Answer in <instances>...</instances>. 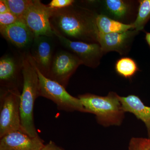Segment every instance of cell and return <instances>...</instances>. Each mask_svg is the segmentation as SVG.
Returning a JSON list of instances; mask_svg holds the SVG:
<instances>
[{"label":"cell","instance_id":"cell-17","mask_svg":"<svg viewBox=\"0 0 150 150\" xmlns=\"http://www.w3.org/2000/svg\"><path fill=\"white\" fill-rule=\"evenodd\" d=\"M115 69L119 75L126 78H131L138 70L136 62L131 58L125 57L119 59L115 64Z\"/></svg>","mask_w":150,"mask_h":150},{"label":"cell","instance_id":"cell-19","mask_svg":"<svg viewBox=\"0 0 150 150\" xmlns=\"http://www.w3.org/2000/svg\"><path fill=\"white\" fill-rule=\"evenodd\" d=\"M107 10L116 18H123L128 12L129 6L121 0H106L105 2Z\"/></svg>","mask_w":150,"mask_h":150},{"label":"cell","instance_id":"cell-25","mask_svg":"<svg viewBox=\"0 0 150 150\" xmlns=\"http://www.w3.org/2000/svg\"><path fill=\"white\" fill-rule=\"evenodd\" d=\"M146 39L147 42L150 46V33H146Z\"/></svg>","mask_w":150,"mask_h":150},{"label":"cell","instance_id":"cell-3","mask_svg":"<svg viewBox=\"0 0 150 150\" xmlns=\"http://www.w3.org/2000/svg\"><path fill=\"white\" fill-rule=\"evenodd\" d=\"M115 93L110 92L106 96L87 93L78 96L87 112L96 115L98 123L104 126L120 125L124 111Z\"/></svg>","mask_w":150,"mask_h":150},{"label":"cell","instance_id":"cell-6","mask_svg":"<svg viewBox=\"0 0 150 150\" xmlns=\"http://www.w3.org/2000/svg\"><path fill=\"white\" fill-rule=\"evenodd\" d=\"M53 8L44 4L39 0H33L23 20L33 33L35 37L54 36L50 18Z\"/></svg>","mask_w":150,"mask_h":150},{"label":"cell","instance_id":"cell-15","mask_svg":"<svg viewBox=\"0 0 150 150\" xmlns=\"http://www.w3.org/2000/svg\"><path fill=\"white\" fill-rule=\"evenodd\" d=\"M96 23L98 32L103 34L123 32L134 30L131 24H124L102 14L96 16Z\"/></svg>","mask_w":150,"mask_h":150},{"label":"cell","instance_id":"cell-2","mask_svg":"<svg viewBox=\"0 0 150 150\" xmlns=\"http://www.w3.org/2000/svg\"><path fill=\"white\" fill-rule=\"evenodd\" d=\"M23 86L20 102L21 131L34 138L39 137L35 128L33 108L39 97V79L35 64L29 52L22 55Z\"/></svg>","mask_w":150,"mask_h":150},{"label":"cell","instance_id":"cell-4","mask_svg":"<svg viewBox=\"0 0 150 150\" xmlns=\"http://www.w3.org/2000/svg\"><path fill=\"white\" fill-rule=\"evenodd\" d=\"M35 69L39 79V96L51 100L56 103L59 110L87 112L78 98L70 95L66 88L60 83L45 76L36 67Z\"/></svg>","mask_w":150,"mask_h":150},{"label":"cell","instance_id":"cell-18","mask_svg":"<svg viewBox=\"0 0 150 150\" xmlns=\"http://www.w3.org/2000/svg\"><path fill=\"white\" fill-rule=\"evenodd\" d=\"M9 10L19 19L23 20L33 0H6Z\"/></svg>","mask_w":150,"mask_h":150},{"label":"cell","instance_id":"cell-26","mask_svg":"<svg viewBox=\"0 0 150 150\" xmlns=\"http://www.w3.org/2000/svg\"><path fill=\"white\" fill-rule=\"evenodd\" d=\"M149 150H150V148L149 149Z\"/></svg>","mask_w":150,"mask_h":150},{"label":"cell","instance_id":"cell-13","mask_svg":"<svg viewBox=\"0 0 150 150\" xmlns=\"http://www.w3.org/2000/svg\"><path fill=\"white\" fill-rule=\"evenodd\" d=\"M1 34L9 43L19 48H27L32 45L35 35L23 20L0 28Z\"/></svg>","mask_w":150,"mask_h":150},{"label":"cell","instance_id":"cell-11","mask_svg":"<svg viewBox=\"0 0 150 150\" xmlns=\"http://www.w3.org/2000/svg\"><path fill=\"white\" fill-rule=\"evenodd\" d=\"M44 145L40 137H30L22 131H14L0 138V150H40Z\"/></svg>","mask_w":150,"mask_h":150},{"label":"cell","instance_id":"cell-7","mask_svg":"<svg viewBox=\"0 0 150 150\" xmlns=\"http://www.w3.org/2000/svg\"><path fill=\"white\" fill-rule=\"evenodd\" d=\"M53 30L54 35L59 39L62 46L78 57L83 64L93 68L99 65L103 54L99 43L71 40Z\"/></svg>","mask_w":150,"mask_h":150},{"label":"cell","instance_id":"cell-22","mask_svg":"<svg viewBox=\"0 0 150 150\" xmlns=\"http://www.w3.org/2000/svg\"><path fill=\"white\" fill-rule=\"evenodd\" d=\"M74 3V0H52L48 6L52 8L62 9L73 5Z\"/></svg>","mask_w":150,"mask_h":150},{"label":"cell","instance_id":"cell-12","mask_svg":"<svg viewBox=\"0 0 150 150\" xmlns=\"http://www.w3.org/2000/svg\"><path fill=\"white\" fill-rule=\"evenodd\" d=\"M135 30L125 32L100 33L98 32V43L103 53L116 51L122 54L128 50L132 39L138 33Z\"/></svg>","mask_w":150,"mask_h":150},{"label":"cell","instance_id":"cell-10","mask_svg":"<svg viewBox=\"0 0 150 150\" xmlns=\"http://www.w3.org/2000/svg\"><path fill=\"white\" fill-rule=\"evenodd\" d=\"M22 73L21 59L18 60L10 55L0 59L1 90H20Z\"/></svg>","mask_w":150,"mask_h":150},{"label":"cell","instance_id":"cell-23","mask_svg":"<svg viewBox=\"0 0 150 150\" xmlns=\"http://www.w3.org/2000/svg\"><path fill=\"white\" fill-rule=\"evenodd\" d=\"M40 150H64L61 147L56 145L54 142L50 141L48 144L44 145L41 149Z\"/></svg>","mask_w":150,"mask_h":150},{"label":"cell","instance_id":"cell-21","mask_svg":"<svg viewBox=\"0 0 150 150\" xmlns=\"http://www.w3.org/2000/svg\"><path fill=\"white\" fill-rule=\"evenodd\" d=\"M19 20L20 19L11 12L0 14V28L7 27Z\"/></svg>","mask_w":150,"mask_h":150},{"label":"cell","instance_id":"cell-9","mask_svg":"<svg viewBox=\"0 0 150 150\" xmlns=\"http://www.w3.org/2000/svg\"><path fill=\"white\" fill-rule=\"evenodd\" d=\"M52 37L46 36L35 37L31 46L30 54L35 67L48 77L54 55Z\"/></svg>","mask_w":150,"mask_h":150},{"label":"cell","instance_id":"cell-16","mask_svg":"<svg viewBox=\"0 0 150 150\" xmlns=\"http://www.w3.org/2000/svg\"><path fill=\"white\" fill-rule=\"evenodd\" d=\"M150 19V0L140 1L137 19L132 23L134 29L138 32L144 29Z\"/></svg>","mask_w":150,"mask_h":150},{"label":"cell","instance_id":"cell-1","mask_svg":"<svg viewBox=\"0 0 150 150\" xmlns=\"http://www.w3.org/2000/svg\"><path fill=\"white\" fill-rule=\"evenodd\" d=\"M96 16L87 9L74 4L65 8H53L50 22L52 29L70 40L98 43Z\"/></svg>","mask_w":150,"mask_h":150},{"label":"cell","instance_id":"cell-24","mask_svg":"<svg viewBox=\"0 0 150 150\" xmlns=\"http://www.w3.org/2000/svg\"><path fill=\"white\" fill-rule=\"evenodd\" d=\"M9 11L6 0L0 1V14L5 13Z\"/></svg>","mask_w":150,"mask_h":150},{"label":"cell","instance_id":"cell-20","mask_svg":"<svg viewBox=\"0 0 150 150\" xmlns=\"http://www.w3.org/2000/svg\"><path fill=\"white\" fill-rule=\"evenodd\" d=\"M150 139L133 138L129 144V150H149Z\"/></svg>","mask_w":150,"mask_h":150},{"label":"cell","instance_id":"cell-14","mask_svg":"<svg viewBox=\"0 0 150 150\" xmlns=\"http://www.w3.org/2000/svg\"><path fill=\"white\" fill-rule=\"evenodd\" d=\"M118 97L124 112L133 113L144 123L150 138V107L145 105L139 98L136 96Z\"/></svg>","mask_w":150,"mask_h":150},{"label":"cell","instance_id":"cell-8","mask_svg":"<svg viewBox=\"0 0 150 150\" xmlns=\"http://www.w3.org/2000/svg\"><path fill=\"white\" fill-rule=\"evenodd\" d=\"M81 64V61L74 54L59 51L54 55L48 78L66 88L71 76Z\"/></svg>","mask_w":150,"mask_h":150},{"label":"cell","instance_id":"cell-5","mask_svg":"<svg viewBox=\"0 0 150 150\" xmlns=\"http://www.w3.org/2000/svg\"><path fill=\"white\" fill-rule=\"evenodd\" d=\"M19 90H1L0 138L14 131H21Z\"/></svg>","mask_w":150,"mask_h":150}]
</instances>
